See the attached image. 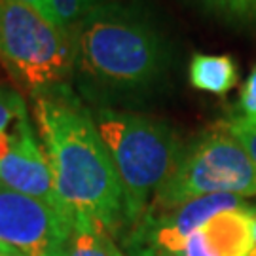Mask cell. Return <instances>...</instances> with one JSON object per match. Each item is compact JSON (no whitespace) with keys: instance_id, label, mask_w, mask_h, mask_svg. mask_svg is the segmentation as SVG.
Masks as SVG:
<instances>
[{"instance_id":"1","label":"cell","mask_w":256,"mask_h":256,"mask_svg":"<svg viewBox=\"0 0 256 256\" xmlns=\"http://www.w3.org/2000/svg\"><path fill=\"white\" fill-rule=\"evenodd\" d=\"M74 61L70 86L92 108L128 110L164 86L173 48L150 12L108 0L68 28Z\"/></svg>"},{"instance_id":"2","label":"cell","mask_w":256,"mask_h":256,"mask_svg":"<svg viewBox=\"0 0 256 256\" xmlns=\"http://www.w3.org/2000/svg\"><path fill=\"white\" fill-rule=\"evenodd\" d=\"M34 120L55 190L72 218H86L124 238L129 230L126 196L92 108L70 84L32 95Z\"/></svg>"},{"instance_id":"3","label":"cell","mask_w":256,"mask_h":256,"mask_svg":"<svg viewBox=\"0 0 256 256\" xmlns=\"http://www.w3.org/2000/svg\"><path fill=\"white\" fill-rule=\"evenodd\" d=\"M92 116L122 184L131 228L174 169L182 144L162 120L116 108H92Z\"/></svg>"},{"instance_id":"4","label":"cell","mask_w":256,"mask_h":256,"mask_svg":"<svg viewBox=\"0 0 256 256\" xmlns=\"http://www.w3.org/2000/svg\"><path fill=\"white\" fill-rule=\"evenodd\" d=\"M72 61L70 30L30 4L0 0V63L30 97L70 84Z\"/></svg>"},{"instance_id":"5","label":"cell","mask_w":256,"mask_h":256,"mask_svg":"<svg viewBox=\"0 0 256 256\" xmlns=\"http://www.w3.org/2000/svg\"><path fill=\"white\" fill-rule=\"evenodd\" d=\"M220 194L256 196V165L228 129L205 133L182 148L174 169L156 192L148 209L167 210Z\"/></svg>"},{"instance_id":"6","label":"cell","mask_w":256,"mask_h":256,"mask_svg":"<svg viewBox=\"0 0 256 256\" xmlns=\"http://www.w3.org/2000/svg\"><path fill=\"white\" fill-rule=\"evenodd\" d=\"M254 209L239 196H205L167 210L148 209L124 236L129 256H180L198 228L222 210Z\"/></svg>"},{"instance_id":"7","label":"cell","mask_w":256,"mask_h":256,"mask_svg":"<svg viewBox=\"0 0 256 256\" xmlns=\"http://www.w3.org/2000/svg\"><path fill=\"white\" fill-rule=\"evenodd\" d=\"M72 216L0 182V245L19 256H63Z\"/></svg>"},{"instance_id":"8","label":"cell","mask_w":256,"mask_h":256,"mask_svg":"<svg viewBox=\"0 0 256 256\" xmlns=\"http://www.w3.org/2000/svg\"><path fill=\"white\" fill-rule=\"evenodd\" d=\"M0 182L72 216L55 190L46 154L28 118L12 128V148L0 162Z\"/></svg>"},{"instance_id":"9","label":"cell","mask_w":256,"mask_h":256,"mask_svg":"<svg viewBox=\"0 0 256 256\" xmlns=\"http://www.w3.org/2000/svg\"><path fill=\"white\" fill-rule=\"evenodd\" d=\"M254 216V209H232L214 214L188 238L180 256H248Z\"/></svg>"},{"instance_id":"10","label":"cell","mask_w":256,"mask_h":256,"mask_svg":"<svg viewBox=\"0 0 256 256\" xmlns=\"http://www.w3.org/2000/svg\"><path fill=\"white\" fill-rule=\"evenodd\" d=\"M188 78L200 92L226 95L238 84V64L230 55L196 54L188 66Z\"/></svg>"},{"instance_id":"11","label":"cell","mask_w":256,"mask_h":256,"mask_svg":"<svg viewBox=\"0 0 256 256\" xmlns=\"http://www.w3.org/2000/svg\"><path fill=\"white\" fill-rule=\"evenodd\" d=\"M63 256H124L114 238L86 218H74Z\"/></svg>"},{"instance_id":"12","label":"cell","mask_w":256,"mask_h":256,"mask_svg":"<svg viewBox=\"0 0 256 256\" xmlns=\"http://www.w3.org/2000/svg\"><path fill=\"white\" fill-rule=\"evenodd\" d=\"M108 0H46L42 14L57 27L68 28L76 25L92 8Z\"/></svg>"},{"instance_id":"13","label":"cell","mask_w":256,"mask_h":256,"mask_svg":"<svg viewBox=\"0 0 256 256\" xmlns=\"http://www.w3.org/2000/svg\"><path fill=\"white\" fill-rule=\"evenodd\" d=\"M203 8L214 16L238 23L243 27L256 28V0H198Z\"/></svg>"},{"instance_id":"14","label":"cell","mask_w":256,"mask_h":256,"mask_svg":"<svg viewBox=\"0 0 256 256\" xmlns=\"http://www.w3.org/2000/svg\"><path fill=\"white\" fill-rule=\"evenodd\" d=\"M28 118L27 104L18 90L0 86V133L10 131L18 122Z\"/></svg>"},{"instance_id":"15","label":"cell","mask_w":256,"mask_h":256,"mask_svg":"<svg viewBox=\"0 0 256 256\" xmlns=\"http://www.w3.org/2000/svg\"><path fill=\"white\" fill-rule=\"evenodd\" d=\"M239 116L234 118L236 122H241L245 126L256 128V64L250 70L248 78L245 80L239 95Z\"/></svg>"},{"instance_id":"16","label":"cell","mask_w":256,"mask_h":256,"mask_svg":"<svg viewBox=\"0 0 256 256\" xmlns=\"http://www.w3.org/2000/svg\"><path fill=\"white\" fill-rule=\"evenodd\" d=\"M230 133L238 138V142L243 146V150L248 154V158L254 162L256 165V128L252 126H245L241 122H236L232 120L228 126H226Z\"/></svg>"},{"instance_id":"17","label":"cell","mask_w":256,"mask_h":256,"mask_svg":"<svg viewBox=\"0 0 256 256\" xmlns=\"http://www.w3.org/2000/svg\"><path fill=\"white\" fill-rule=\"evenodd\" d=\"M21 2H25V4H30V6H34L36 10H44V6H46V0H21Z\"/></svg>"},{"instance_id":"18","label":"cell","mask_w":256,"mask_h":256,"mask_svg":"<svg viewBox=\"0 0 256 256\" xmlns=\"http://www.w3.org/2000/svg\"><path fill=\"white\" fill-rule=\"evenodd\" d=\"M248 256H256V216L252 220V248H250V254Z\"/></svg>"},{"instance_id":"19","label":"cell","mask_w":256,"mask_h":256,"mask_svg":"<svg viewBox=\"0 0 256 256\" xmlns=\"http://www.w3.org/2000/svg\"><path fill=\"white\" fill-rule=\"evenodd\" d=\"M0 256H19V254H18V252H14L12 248L2 247V245H0Z\"/></svg>"}]
</instances>
